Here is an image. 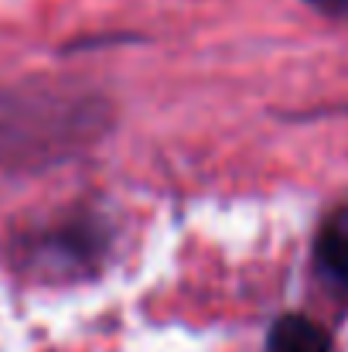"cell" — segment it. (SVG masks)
<instances>
[{"label":"cell","instance_id":"cell-1","mask_svg":"<svg viewBox=\"0 0 348 352\" xmlns=\"http://www.w3.org/2000/svg\"><path fill=\"white\" fill-rule=\"evenodd\" d=\"M106 230L93 216L51 223L21 243V267L41 280H79L103 263Z\"/></svg>","mask_w":348,"mask_h":352},{"label":"cell","instance_id":"cell-2","mask_svg":"<svg viewBox=\"0 0 348 352\" xmlns=\"http://www.w3.org/2000/svg\"><path fill=\"white\" fill-rule=\"evenodd\" d=\"M314 260L321 277L332 284V291L348 298V206L335 209L321 233H318V246H314Z\"/></svg>","mask_w":348,"mask_h":352},{"label":"cell","instance_id":"cell-3","mask_svg":"<svg viewBox=\"0 0 348 352\" xmlns=\"http://www.w3.org/2000/svg\"><path fill=\"white\" fill-rule=\"evenodd\" d=\"M266 352H332L328 332L304 315H283L273 332Z\"/></svg>","mask_w":348,"mask_h":352},{"label":"cell","instance_id":"cell-4","mask_svg":"<svg viewBox=\"0 0 348 352\" xmlns=\"http://www.w3.org/2000/svg\"><path fill=\"white\" fill-rule=\"evenodd\" d=\"M311 3L314 10L328 14V17H338V21H348V0H304Z\"/></svg>","mask_w":348,"mask_h":352}]
</instances>
